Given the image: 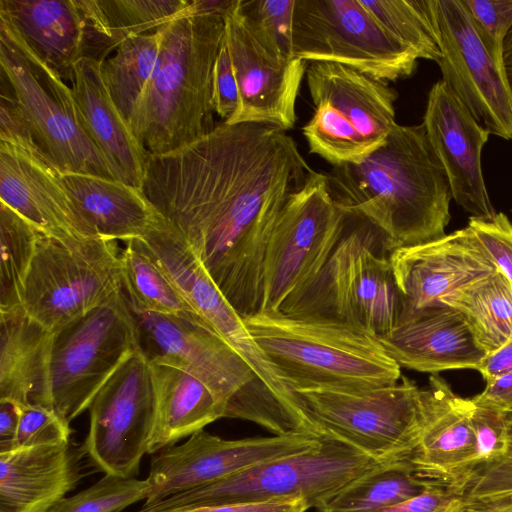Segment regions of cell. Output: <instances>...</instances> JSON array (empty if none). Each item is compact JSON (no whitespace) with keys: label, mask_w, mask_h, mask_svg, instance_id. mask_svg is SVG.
<instances>
[{"label":"cell","mask_w":512,"mask_h":512,"mask_svg":"<svg viewBox=\"0 0 512 512\" xmlns=\"http://www.w3.org/2000/svg\"><path fill=\"white\" fill-rule=\"evenodd\" d=\"M476 370L486 383L512 372V339L498 350L487 354Z\"/></svg>","instance_id":"47"},{"label":"cell","mask_w":512,"mask_h":512,"mask_svg":"<svg viewBox=\"0 0 512 512\" xmlns=\"http://www.w3.org/2000/svg\"><path fill=\"white\" fill-rule=\"evenodd\" d=\"M511 212H512V209H511Z\"/></svg>","instance_id":"51"},{"label":"cell","mask_w":512,"mask_h":512,"mask_svg":"<svg viewBox=\"0 0 512 512\" xmlns=\"http://www.w3.org/2000/svg\"><path fill=\"white\" fill-rule=\"evenodd\" d=\"M102 63L79 60L71 89L82 122L115 178L142 189L148 154L132 133L105 85Z\"/></svg>","instance_id":"26"},{"label":"cell","mask_w":512,"mask_h":512,"mask_svg":"<svg viewBox=\"0 0 512 512\" xmlns=\"http://www.w3.org/2000/svg\"><path fill=\"white\" fill-rule=\"evenodd\" d=\"M378 23L419 59L441 57L422 0H361Z\"/></svg>","instance_id":"36"},{"label":"cell","mask_w":512,"mask_h":512,"mask_svg":"<svg viewBox=\"0 0 512 512\" xmlns=\"http://www.w3.org/2000/svg\"><path fill=\"white\" fill-rule=\"evenodd\" d=\"M497 67L506 73L504 43L512 29V0H463Z\"/></svg>","instance_id":"41"},{"label":"cell","mask_w":512,"mask_h":512,"mask_svg":"<svg viewBox=\"0 0 512 512\" xmlns=\"http://www.w3.org/2000/svg\"><path fill=\"white\" fill-rule=\"evenodd\" d=\"M347 216L332 199L324 173L313 171L289 195L267 244L260 311H280L318 277L343 236Z\"/></svg>","instance_id":"13"},{"label":"cell","mask_w":512,"mask_h":512,"mask_svg":"<svg viewBox=\"0 0 512 512\" xmlns=\"http://www.w3.org/2000/svg\"><path fill=\"white\" fill-rule=\"evenodd\" d=\"M70 434V424L52 409L38 404H21L14 448L69 442Z\"/></svg>","instance_id":"42"},{"label":"cell","mask_w":512,"mask_h":512,"mask_svg":"<svg viewBox=\"0 0 512 512\" xmlns=\"http://www.w3.org/2000/svg\"><path fill=\"white\" fill-rule=\"evenodd\" d=\"M379 340L400 367L430 374L477 369L487 355L462 315L445 304L415 313Z\"/></svg>","instance_id":"25"},{"label":"cell","mask_w":512,"mask_h":512,"mask_svg":"<svg viewBox=\"0 0 512 512\" xmlns=\"http://www.w3.org/2000/svg\"><path fill=\"white\" fill-rule=\"evenodd\" d=\"M324 175L335 203L374 224L388 253L446 236L450 183L422 124L396 123L365 159Z\"/></svg>","instance_id":"2"},{"label":"cell","mask_w":512,"mask_h":512,"mask_svg":"<svg viewBox=\"0 0 512 512\" xmlns=\"http://www.w3.org/2000/svg\"><path fill=\"white\" fill-rule=\"evenodd\" d=\"M295 0H238L247 23L267 47L284 59L296 58L292 49V22Z\"/></svg>","instance_id":"40"},{"label":"cell","mask_w":512,"mask_h":512,"mask_svg":"<svg viewBox=\"0 0 512 512\" xmlns=\"http://www.w3.org/2000/svg\"><path fill=\"white\" fill-rule=\"evenodd\" d=\"M20 412V403L10 399H0V452L14 448Z\"/></svg>","instance_id":"48"},{"label":"cell","mask_w":512,"mask_h":512,"mask_svg":"<svg viewBox=\"0 0 512 512\" xmlns=\"http://www.w3.org/2000/svg\"><path fill=\"white\" fill-rule=\"evenodd\" d=\"M121 262L123 287L132 310L175 315L206 325L160 269L141 239L125 242Z\"/></svg>","instance_id":"32"},{"label":"cell","mask_w":512,"mask_h":512,"mask_svg":"<svg viewBox=\"0 0 512 512\" xmlns=\"http://www.w3.org/2000/svg\"><path fill=\"white\" fill-rule=\"evenodd\" d=\"M321 445V439L304 432L229 440L198 431L182 444L159 451L151 460L144 506Z\"/></svg>","instance_id":"17"},{"label":"cell","mask_w":512,"mask_h":512,"mask_svg":"<svg viewBox=\"0 0 512 512\" xmlns=\"http://www.w3.org/2000/svg\"><path fill=\"white\" fill-rule=\"evenodd\" d=\"M313 114L302 133L310 153L333 166L358 163L387 139L398 93L387 82L333 62L306 70Z\"/></svg>","instance_id":"10"},{"label":"cell","mask_w":512,"mask_h":512,"mask_svg":"<svg viewBox=\"0 0 512 512\" xmlns=\"http://www.w3.org/2000/svg\"><path fill=\"white\" fill-rule=\"evenodd\" d=\"M121 252L116 240L41 235L21 307L50 332L60 330L123 292Z\"/></svg>","instance_id":"12"},{"label":"cell","mask_w":512,"mask_h":512,"mask_svg":"<svg viewBox=\"0 0 512 512\" xmlns=\"http://www.w3.org/2000/svg\"><path fill=\"white\" fill-rule=\"evenodd\" d=\"M428 487L431 485L419 479L409 464L387 466L351 485L320 512H376Z\"/></svg>","instance_id":"35"},{"label":"cell","mask_w":512,"mask_h":512,"mask_svg":"<svg viewBox=\"0 0 512 512\" xmlns=\"http://www.w3.org/2000/svg\"><path fill=\"white\" fill-rule=\"evenodd\" d=\"M139 347L137 322L122 292L53 333L42 405L70 424Z\"/></svg>","instance_id":"11"},{"label":"cell","mask_w":512,"mask_h":512,"mask_svg":"<svg viewBox=\"0 0 512 512\" xmlns=\"http://www.w3.org/2000/svg\"><path fill=\"white\" fill-rule=\"evenodd\" d=\"M147 251L206 325L232 346L274 392L283 382L186 242L164 219L141 238Z\"/></svg>","instance_id":"21"},{"label":"cell","mask_w":512,"mask_h":512,"mask_svg":"<svg viewBox=\"0 0 512 512\" xmlns=\"http://www.w3.org/2000/svg\"><path fill=\"white\" fill-rule=\"evenodd\" d=\"M238 102V84L229 50L225 38H223L213 75V104L215 113L226 121L236 111Z\"/></svg>","instance_id":"44"},{"label":"cell","mask_w":512,"mask_h":512,"mask_svg":"<svg viewBox=\"0 0 512 512\" xmlns=\"http://www.w3.org/2000/svg\"><path fill=\"white\" fill-rule=\"evenodd\" d=\"M434 512H470L463 500L459 497L453 498L451 501L439 507Z\"/></svg>","instance_id":"50"},{"label":"cell","mask_w":512,"mask_h":512,"mask_svg":"<svg viewBox=\"0 0 512 512\" xmlns=\"http://www.w3.org/2000/svg\"><path fill=\"white\" fill-rule=\"evenodd\" d=\"M0 12L66 83L79 60L104 62L120 44L98 0H0Z\"/></svg>","instance_id":"18"},{"label":"cell","mask_w":512,"mask_h":512,"mask_svg":"<svg viewBox=\"0 0 512 512\" xmlns=\"http://www.w3.org/2000/svg\"><path fill=\"white\" fill-rule=\"evenodd\" d=\"M292 49L305 62L341 64L387 83L412 76L419 59L361 0H295Z\"/></svg>","instance_id":"14"},{"label":"cell","mask_w":512,"mask_h":512,"mask_svg":"<svg viewBox=\"0 0 512 512\" xmlns=\"http://www.w3.org/2000/svg\"><path fill=\"white\" fill-rule=\"evenodd\" d=\"M303 498H278L260 502H239L198 506L171 512H307Z\"/></svg>","instance_id":"45"},{"label":"cell","mask_w":512,"mask_h":512,"mask_svg":"<svg viewBox=\"0 0 512 512\" xmlns=\"http://www.w3.org/2000/svg\"><path fill=\"white\" fill-rule=\"evenodd\" d=\"M243 320L291 393L320 387L378 388L402 377L401 367L378 337L342 322L281 311H259Z\"/></svg>","instance_id":"4"},{"label":"cell","mask_w":512,"mask_h":512,"mask_svg":"<svg viewBox=\"0 0 512 512\" xmlns=\"http://www.w3.org/2000/svg\"><path fill=\"white\" fill-rule=\"evenodd\" d=\"M108 28L121 43L130 36L156 32L194 9L195 0H98Z\"/></svg>","instance_id":"37"},{"label":"cell","mask_w":512,"mask_h":512,"mask_svg":"<svg viewBox=\"0 0 512 512\" xmlns=\"http://www.w3.org/2000/svg\"><path fill=\"white\" fill-rule=\"evenodd\" d=\"M422 4L441 52V79L490 134L512 140V87L487 51L463 0Z\"/></svg>","instance_id":"16"},{"label":"cell","mask_w":512,"mask_h":512,"mask_svg":"<svg viewBox=\"0 0 512 512\" xmlns=\"http://www.w3.org/2000/svg\"><path fill=\"white\" fill-rule=\"evenodd\" d=\"M313 171L286 131L222 122L182 147L148 155L142 191L246 317L261 309L277 217Z\"/></svg>","instance_id":"1"},{"label":"cell","mask_w":512,"mask_h":512,"mask_svg":"<svg viewBox=\"0 0 512 512\" xmlns=\"http://www.w3.org/2000/svg\"><path fill=\"white\" fill-rule=\"evenodd\" d=\"M224 20V38L238 84L239 102L234 114L223 122L263 123L284 131L293 128L306 62L271 53L240 12L238 0Z\"/></svg>","instance_id":"19"},{"label":"cell","mask_w":512,"mask_h":512,"mask_svg":"<svg viewBox=\"0 0 512 512\" xmlns=\"http://www.w3.org/2000/svg\"><path fill=\"white\" fill-rule=\"evenodd\" d=\"M422 125L447 174L452 198L470 217L492 219L491 203L482 171V150L490 133L442 80L427 98Z\"/></svg>","instance_id":"23"},{"label":"cell","mask_w":512,"mask_h":512,"mask_svg":"<svg viewBox=\"0 0 512 512\" xmlns=\"http://www.w3.org/2000/svg\"><path fill=\"white\" fill-rule=\"evenodd\" d=\"M0 202L46 237H97L78 212L60 173L36 152L4 141H0Z\"/></svg>","instance_id":"24"},{"label":"cell","mask_w":512,"mask_h":512,"mask_svg":"<svg viewBox=\"0 0 512 512\" xmlns=\"http://www.w3.org/2000/svg\"><path fill=\"white\" fill-rule=\"evenodd\" d=\"M387 466L347 445L322 440L314 450L267 461L216 482L172 495L138 512H171L198 506L303 498L322 511L362 478Z\"/></svg>","instance_id":"9"},{"label":"cell","mask_w":512,"mask_h":512,"mask_svg":"<svg viewBox=\"0 0 512 512\" xmlns=\"http://www.w3.org/2000/svg\"><path fill=\"white\" fill-rule=\"evenodd\" d=\"M78 479L69 442L0 452V512H50Z\"/></svg>","instance_id":"27"},{"label":"cell","mask_w":512,"mask_h":512,"mask_svg":"<svg viewBox=\"0 0 512 512\" xmlns=\"http://www.w3.org/2000/svg\"><path fill=\"white\" fill-rule=\"evenodd\" d=\"M381 231L348 211L342 238L318 277L281 312L327 318L382 337L399 323L401 299ZM386 249V248H385Z\"/></svg>","instance_id":"6"},{"label":"cell","mask_w":512,"mask_h":512,"mask_svg":"<svg viewBox=\"0 0 512 512\" xmlns=\"http://www.w3.org/2000/svg\"><path fill=\"white\" fill-rule=\"evenodd\" d=\"M0 399L42 405L53 332L22 307L0 311Z\"/></svg>","instance_id":"29"},{"label":"cell","mask_w":512,"mask_h":512,"mask_svg":"<svg viewBox=\"0 0 512 512\" xmlns=\"http://www.w3.org/2000/svg\"><path fill=\"white\" fill-rule=\"evenodd\" d=\"M474 397L479 401L509 410L512 407V372L486 383L485 389Z\"/></svg>","instance_id":"49"},{"label":"cell","mask_w":512,"mask_h":512,"mask_svg":"<svg viewBox=\"0 0 512 512\" xmlns=\"http://www.w3.org/2000/svg\"><path fill=\"white\" fill-rule=\"evenodd\" d=\"M0 75L1 91L15 101L39 154L59 173L117 180L82 122L71 87L34 52L1 12Z\"/></svg>","instance_id":"7"},{"label":"cell","mask_w":512,"mask_h":512,"mask_svg":"<svg viewBox=\"0 0 512 512\" xmlns=\"http://www.w3.org/2000/svg\"><path fill=\"white\" fill-rule=\"evenodd\" d=\"M161 28L124 39L102 63V77L118 110L129 121L158 64Z\"/></svg>","instance_id":"33"},{"label":"cell","mask_w":512,"mask_h":512,"mask_svg":"<svg viewBox=\"0 0 512 512\" xmlns=\"http://www.w3.org/2000/svg\"><path fill=\"white\" fill-rule=\"evenodd\" d=\"M161 32L158 64L128 121L148 155L175 150L215 128L213 75L225 20L198 13L194 5Z\"/></svg>","instance_id":"3"},{"label":"cell","mask_w":512,"mask_h":512,"mask_svg":"<svg viewBox=\"0 0 512 512\" xmlns=\"http://www.w3.org/2000/svg\"><path fill=\"white\" fill-rule=\"evenodd\" d=\"M485 248L492 262L512 283V223L499 212L492 219L470 217L467 225Z\"/></svg>","instance_id":"43"},{"label":"cell","mask_w":512,"mask_h":512,"mask_svg":"<svg viewBox=\"0 0 512 512\" xmlns=\"http://www.w3.org/2000/svg\"><path fill=\"white\" fill-rule=\"evenodd\" d=\"M84 449L105 474L135 477L149 453L157 399L148 358L139 347L101 387L89 406Z\"/></svg>","instance_id":"15"},{"label":"cell","mask_w":512,"mask_h":512,"mask_svg":"<svg viewBox=\"0 0 512 512\" xmlns=\"http://www.w3.org/2000/svg\"><path fill=\"white\" fill-rule=\"evenodd\" d=\"M41 235L0 202V311L21 307L25 280Z\"/></svg>","instance_id":"34"},{"label":"cell","mask_w":512,"mask_h":512,"mask_svg":"<svg viewBox=\"0 0 512 512\" xmlns=\"http://www.w3.org/2000/svg\"><path fill=\"white\" fill-rule=\"evenodd\" d=\"M420 388L393 385L293 391L299 431L335 441L386 465L409 464L420 430Z\"/></svg>","instance_id":"8"},{"label":"cell","mask_w":512,"mask_h":512,"mask_svg":"<svg viewBox=\"0 0 512 512\" xmlns=\"http://www.w3.org/2000/svg\"><path fill=\"white\" fill-rule=\"evenodd\" d=\"M506 437L505 454L479 470L463 490L460 498L470 512H512V407Z\"/></svg>","instance_id":"38"},{"label":"cell","mask_w":512,"mask_h":512,"mask_svg":"<svg viewBox=\"0 0 512 512\" xmlns=\"http://www.w3.org/2000/svg\"><path fill=\"white\" fill-rule=\"evenodd\" d=\"M389 259L401 299L398 324L497 270L468 226L438 240L397 248Z\"/></svg>","instance_id":"22"},{"label":"cell","mask_w":512,"mask_h":512,"mask_svg":"<svg viewBox=\"0 0 512 512\" xmlns=\"http://www.w3.org/2000/svg\"><path fill=\"white\" fill-rule=\"evenodd\" d=\"M453 498L456 497L448 491L431 486L412 498L385 507L376 512H434Z\"/></svg>","instance_id":"46"},{"label":"cell","mask_w":512,"mask_h":512,"mask_svg":"<svg viewBox=\"0 0 512 512\" xmlns=\"http://www.w3.org/2000/svg\"><path fill=\"white\" fill-rule=\"evenodd\" d=\"M132 311L148 360L179 368L204 383L224 406L225 418L253 422L273 435L299 432L250 364L208 326L175 315Z\"/></svg>","instance_id":"5"},{"label":"cell","mask_w":512,"mask_h":512,"mask_svg":"<svg viewBox=\"0 0 512 512\" xmlns=\"http://www.w3.org/2000/svg\"><path fill=\"white\" fill-rule=\"evenodd\" d=\"M60 176L81 217L97 237L124 242L141 239L164 220L142 189L133 185L90 174Z\"/></svg>","instance_id":"28"},{"label":"cell","mask_w":512,"mask_h":512,"mask_svg":"<svg viewBox=\"0 0 512 512\" xmlns=\"http://www.w3.org/2000/svg\"><path fill=\"white\" fill-rule=\"evenodd\" d=\"M441 304L462 315L486 354L512 339V283L499 270L450 294Z\"/></svg>","instance_id":"31"},{"label":"cell","mask_w":512,"mask_h":512,"mask_svg":"<svg viewBox=\"0 0 512 512\" xmlns=\"http://www.w3.org/2000/svg\"><path fill=\"white\" fill-rule=\"evenodd\" d=\"M150 366L157 417L148 454L171 447L182 438L225 418L224 406L196 377L170 365L150 362Z\"/></svg>","instance_id":"30"},{"label":"cell","mask_w":512,"mask_h":512,"mask_svg":"<svg viewBox=\"0 0 512 512\" xmlns=\"http://www.w3.org/2000/svg\"><path fill=\"white\" fill-rule=\"evenodd\" d=\"M473 403L455 394L438 374L420 390V430L409 459L413 473L427 484L461 497L464 488L482 467Z\"/></svg>","instance_id":"20"},{"label":"cell","mask_w":512,"mask_h":512,"mask_svg":"<svg viewBox=\"0 0 512 512\" xmlns=\"http://www.w3.org/2000/svg\"><path fill=\"white\" fill-rule=\"evenodd\" d=\"M149 488L147 479L105 474L87 489L63 498L50 512H121L139 501H146Z\"/></svg>","instance_id":"39"}]
</instances>
